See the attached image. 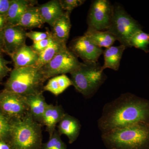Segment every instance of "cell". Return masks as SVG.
Here are the masks:
<instances>
[{
    "instance_id": "cell-1",
    "label": "cell",
    "mask_w": 149,
    "mask_h": 149,
    "mask_svg": "<svg viewBox=\"0 0 149 149\" xmlns=\"http://www.w3.org/2000/svg\"><path fill=\"white\" fill-rule=\"evenodd\" d=\"M142 123L149 124V100L130 93L106 104L97 121L102 133Z\"/></svg>"
},
{
    "instance_id": "cell-2",
    "label": "cell",
    "mask_w": 149,
    "mask_h": 149,
    "mask_svg": "<svg viewBox=\"0 0 149 149\" xmlns=\"http://www.w3.org/2000/svg\"><path fill=\"white\" fill-rule=\"evenodd\" d=\"M107 149H149V124L139 123L102 133Z\"/></svg>"
},
{
    "instance_id": "cell-3",
    "label": "cell",
    "mask_w": 149,
    "mask_h": 149,
    "mask_svg": "<svg viewBox=\"0 0 149 149\" xmlns=\"http://www.w3.org/2000/svg\"><path fill=\"white\" fill-rule=\"evenodd\" d=\"M42 125L34 120L29 111L20 118L11 119L10 139L12 149H40Z\"/></svg>"
},
{
    "instance_id": "cell-4",
    "label": "cell",
    "mask_w": 149,
    "mask_h": 149,
    "mask_svg": "<svg viewBox=\"0 0 149 149\" xmlns=\"http://www.w3.org/2000/svg\"><path fill=\"white\" fill-rule=\"evenodd\" d=\"M45 81L40 68L37 67L14 68L5 83L3 90L27 97L42 92Z\"/></svg>"
},
{
    "instance_id": "cell-5",
    "label": "cell",
    "mask_w": 149,
    "mask_h": 149,
    "mask_svg": "<svg viewBox=\"0 0 149 149\" xmlns=\"http://www.w3.org/2000/svg\"><path fill=\"white\" fill-rule=\"evenodd\" d=\"M72 85L86 98H90L98 91L106 79L97 63H81L70 73Z\"/></svg>"
},
{
    "instance_id": "cell-6",
    "label": "cell",
    "mask_w": 149,
    "mask_h": 149,
    "mask_svg": "<svg viewBox=\"0 0 149 149\" xmlns=\"http://www.w3.org/2000/svg\"><path fill=\"white\" fill-rule=\"evenodd\" d=\"M113 14L109 28L107 30L113 35L120 45L130 47L129 42L135 33L141 30L140 25L122 6H113Z\"/></svg>"
},
{
    "instance_id": "cell-7",
    "label": "cell",
    "mask_w": 149,
    "mask_h": 149,
    "mask_svg": "<svg viewBox=\"0 0 149 149\" xmlns=\"http://www.w3.org/2000/svg\"><path fill=\"white\" fill-rule=\"evenodd\" d=\"M81 63L77 57L68 48L58 54L40 69L47 80L57 75L71 73Z\"/></svg>"
},
{
    "instance_id": "cell-8",
    "label": "cell",
    "mask_w": 149,
    "mask_h": 149,
    "mask_svg": "<svg viewBox=\"0 0 149 149\" xmlns=\"http://www.w3.org/2000/svg\"><path fill=\"white\" fill-rule=\"evenodd\" d=\"M113 8V6L107 0L92 2L87 19L88 29L107 31L110 25Z\"/></svg>"
},
{
    "instance_id": "cell-9",
    "label": "cell",
    "mask_w": 149,
    "mask_h": 149,
    "mask_svg": "<svg viewBox=\"0 0 149 149\" xmlns=\"http://www.w3.org/2000/svg\"><path fill=\"white\" fill-rule=\"evenodd\" d=\"M29 111L26 97L4 90L0 92V111L10 119L21 118Z\"/></svg>"
},
{
    "instance_id": "cell-10",
    "label": "cell",
    "mask_w": 149,
    "mask_h": 149,
    "mask_svg": "<svg viewBox=\"0 0 149 149\" xmlns=\"http://www.w3.org/2000/svg\"><path fill=\"white\" fill-rule=\"evenodd\" d=\"M69 49L84 63H97L103 52L102 48L95 45L84 35L72 40Z\"/></svg>"
},
{
    "instance_id": "cell-11",
    "label": "cell",
    "mask_w": 149,
    "mask_h": 149,
    "mask_svg": "<svg viewBox=\"0 0 149 149\" xmlns=\"http://www.w3.org/2000/svg\"><path fill=\"white\" fill-rule=\"evenodd\" d=\"M3 32L4 53L8 56L26 45L27 32L23 27L7 24Z\"/></svg>"
},
{
    "instance_id": "cell-12",
    "label": "cell",
    "mask_w": 149,
    "mask_h": 149,
    "mask_svg": "<svg viewBox=\"0 0 149 149\" xmlns=\"http://www.w3.org/2000/svg\"><path fill=\"white\" fill-rule=\"evenodd\" d=\"M37 3L38 1L36 0H13L6 15L8 24L17 25L22 15Z\"/></svg>"
},
{
    "instance_id": "cell-13",
    "label": "cell",
    "mask_w": 149,
    "mask_h": 149,
    "mask_svg": "<svg viewBox=\"0 0 149 149\" xmlns=\"http://www.w3.org/2000/svg\"><path fill=\"white\" fill-rule=\"evenodd\" d=\"M9 56L14 68L35 66L39 56V54L33 49L31 46L26 45Z\"/></svg>"
},
{
    "instance_id": "cell-14",
    "label": "cell",
    "mask_w": 149,
    "mask_h": 149,
    "mask_svg": "<svg viewBox=\"0 0 149 149\" xmlns=\"http://www.w3.org/2000/svg\"><path fill=\"white\" fill-rule=\"evenodd\" d=\"M58 128L60 135H65L68 138L69 143L72 144L79 136L81 125L77 118L65 113L59 123Z\"/></svg>"
},
{
    "instance_id": "cell-15",
    "label": "cell",
    "mask_w": 149,
    "mask_h": 149,
    "mask_svg": "<svg viewBox=\"0 0 149 149\" xmlns=\"http://www.w3.org/2000/svg\"><path fill=\"white\" fill-rule=\"evenodd\" d=\"M37 6L45 23H47L52 27L65 13L61 6L59 0H52Z\"/></svg>"
},
{
    "instance_id": "cell-16",
    "label": "cell",
    "mask_w": 149,
    "mask_h": 149,
    "mask_svg": "<svg viewBox=\"0 0 149 149\" xmlns=\"http://www.w3.org/2000/svg\"><path fill=\"white\" fill-rule=\"evenodd\" d=\"M65 113L61 105L48 104L43 115L42 125H45L49 136L53 134L57 124L61 120Z\"/></svg>"
},
{
    "instance_id": "cell-17",
    "label": "cell",
    "mask_w": 149,
    "mask_h": 149,
    "mask_svg": "<svg viewBox=\"0 0 149 149\" xmlns=\"http://www.w3.org/2000/svg\"><path fill=\"white\" fill-rule=\"evenodd\" d=\"M43 93V91L25 97L32 118L42 125L43 115L48 104L46 102Z\"/></svg>"
},
{
    "instance_id": "cell-18",
    "label": "cell",
    "mask_w": 149,
    "mask_h": 149,
    "mask_svg": "<svg viewBox=\"0 0 149 149\" xmlns=\"http://www.w3.org/2000/svg\"><path fill=\"white\" fill-rule=\"evenodd\" d=\"M70 13L65 12L63 15L58 19L52 27L51 32L54 39L61 42H67L69 37L71 27Z\"/></svg>"
},
{
    "instance_id": "cell-19",
    "label": "cell",
    "mask_w": 149,
    "mask_h": 149,
    "mask_svg": "<svg viewBox=\"0 0 149 149\" xmlns=\"http://www.w3.org/2000/svg\"><path fill=\"white\" fill-rule=\"evenodd\" d=\"M126 48L125 46L121 45L106 48L103 52L104 63L102 66V69L103 71L106 68H110L115 71L118 70L123 54Z\"/></svg>"
},
{
    "instance_id": "cell-20",
    "label": "cell",
    "mask_w": 149,
    "mask_h": 149,
    "mask_svg": "<svg viewBox=\"0 0 149 149\" xmlns=\"http://www.w3.org/2000/svg\"><path fill=\"white\" fill-rule=\"evenodd\" d=\"M84 35L95 45L101 48L109 47L116 40L113 35L107 31L88 29Z\"/></svg>"
},
{
    "instance_id": "cell-21",
    "label": "cell",
    "mask_w": 149,
    "mask_h": 149,
    "mask_svg": "<svg viewBox=\"0 0 149 149\" xmlns=\"http://www.w3.org/2000/svg\"><path fill=\"white\" fill-rule=\"evenodd\" d=\"M45 22L40 13L37 6L29 8L22 15L17 25L24 29L40 28Z\"/></svg>"
},
{
    "instance_id": "cell-22",
    "label": "cell",
    "mask_w": 149,
    "mask_h": 149,
    "mask_svg": "<svg viewBox=\"0 0 149 149\" xmlns=\"http://www.w3.org/2000/svg\"><path fill=\"white\" fill-rule=\"evenodd\" d=\"M67 48L66 42H60L54 39L53 42L45 50L39 54L38 61L35 66L41 68L50 61L58 54Z\"/></svg>"
},
{
    "instance_id": "cell-23",
    "label": "cell",
    "mask_w": 149,
    "mask_h": 149,
    "mask_svg": "<svg viewBox=\"0 0 149 149\" xmlns=\"http://www.w3.org/2000/svg\"><path fill=\"white\" fill-rule=\"evenodd\" d=\"M71 85L72 83L70 79L65 74H61L51 78L43 87V91L50 92L57 96Z\"/></svg>"
},
{
    "instance_id": "cell-24",
    "label": "cell",
    "mask_w": 149,
    "mask_h": 149,
    "mask_svg": "<svg viewBox=\"0 0 149 149\" xmlns=\"http://www.w3.org/2000/svg\"><path fill=\"white\" fill-rule=\"evenodd\" d=\"M149 35L142 31L139 30L132 36L129 42L130 47H133L141 49L144 52H148Z\"/></svg>"
},
{
    "instance_id": "cell-25",
    "label": "cell",
    "mask_w": 149,
    "mask_h": 149,
    "mask_svg": "<svg viewBox=\"0 0 149 149\" xmlns=\"http://www.w3.org/2000/svg\"><path fill=\"white\" fill-rule=\"evenodd\" d=\"M40 149H67V146L56 130L52 135L49 136V141L42 144Z\"/></svg>"
},
{
    "instance_id": "cell-26",
    "label": "cell",
    "mask_w": 149,
    "mask_h": 149,
    "mask_svg": "<svg viewBox=\"0 0 149 149\" xmlns=\"http://www.w3.org/2000/svg\"><path fill=\"white\" fill-rule=\"evenodd\" d=\"M11 132V119L0 111V139L9 142Z\"/></svg>"
},
{
    "instance_id": "cell-27",
    "label": "cell",
    "mask_w": 149,
    "mask_h": 149,
    "mask_svg": "<svg viewBox=\"0 0 149 149\" xmlns=\"http://www.w3.org/2000/svg\"><path fill=\"white\" fill-rule=\"evenodd\" d=\"M54 40V39L51 35L50 36L45 40L39 42H33L31 47L35 52L39 54L45 50L53 42Z\"/></svg>"
},
{
    "instance_id": "cell-28",
    "label": "cell",
    "mask_w": 149,
    "mask_h": 149,
    "mask_svg": "<svg viewBox=\"0 0 149 149\" xmlns=\"http://www.w3.org/2000/svg\"><path fill=\"white\" fill-rule=\"evenodd\" d=\"M85 1L83 0H59L63 10L70 13L74 8L83 5Z\"/></svg>"
},
{
    "instance_id": "cell-29",
    "label": "cell",
    "mask_w": 149,
    "mask_h": 149,
    "mask_svg": "<svg viewBox=\"0 0 149 149\" xmlns=\"http://www.w3.org/2000/svg\"><path fill=\"white\" fill-rule=\"evenodd\" d=\"M11 63V61L6 59L3 54L0 53V84H1L3 79L12 70L8 66V65Z\"/></svg>"
},
{
    "instance_id": "cell-30",
    "label": "cell",
    "mask_w": 149,
    "mask_h": 149,
    "mask_svg": "<svg viewBox=\"0 0 149 149\" xmlns=\"http://www.w3.org/2000/svg\"><path fill=\"white\" fill-rule=\"evenodd\" d=\"M52 34L50 31L45 32H37V31H30L27 32L26 36L33 41V42H37L41 41L50 36Z\"/></svg>"
},
{
    "instance_id": "cell-31",
    "label": "cell",
    "mask_w": 149,
    "mask_h": 149,
    "mask_svg": "<svg viewBox=\"0 0 149 149\" xmlns=\"http://www.w3.org/2000/svg\"><path fill=\"white\" fill-rule=\"evenodd\" d=\"M13 0H0V14L6 15Z\"/></svg>"
},
{
    "instance_id": "cell-32",
    "label": "cell",
    "mask_w": 149,
    "mask_h": 149,
    "mask_svg": "<svg viewBox=\"0 0 149 149\" xmlns=\"http://www.w3.org/2000/svg\"><path fill=\"white\" fill-rule=\"evenodd\" d=\"M7 24L8 22L6 15L0 14V31H3Z\"/></svg>"
},
{
    "instance_id": "cell-33",
    "label": "cell",
    "mask_w": 149,
    "mask_h": 149,
    "mask_svg": "<svg viewBox=\"0 0 149 149\" xmlns=\"http://www.w3.org/2000/svg\"><path fill=\"white\" fill-rule=\"evenodd\" d=\"M0 149H12V148L9 142L0 139Z\"/></svg>"
},
{
    "instance_id": "cell-34",
    "label": "cell",
    "mask_w": 149,
    "mask_h": 149,
    "mask_svg": "<svg viewBox=\"0 0 149 149\" xmlns=\"http://www.w3.org/2000/svg\"><path fill=\"white\" fill-rule=\"evenodd\" d=\"M0 53H4L3 31H0Z\"/></svg>"
}]
</instances>
